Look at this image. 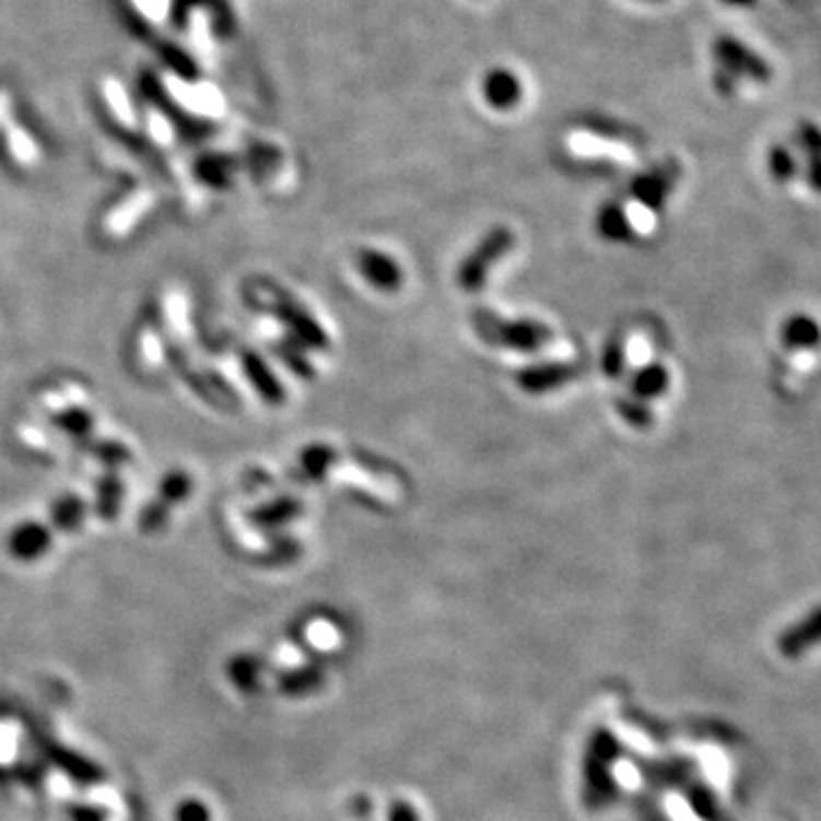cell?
Returning <instances> with one entry per match:
<instances>
[{"mask_svg":"<svg viewBox=\"0 0 821 821\" xmlns=\"http://www.w3.org/2000/svg\"><path fill=\"white\" fill-rule=\"evenodd\" d=\"M579 375L577 363H539L518 373V386L525 392L543 395L571 384Z\"/></svg>","mask_w":821,"mask_h":821,"instance_id":"52a82bcc","label":"cell"},{"mask_svg":"<svg viewBox=\"0 0 821 821\" xmlns=\"http://www.w3.org/2000/svg\"><path fill=\"white\" fill-rule=\"evenodd\" d=\"M794 146L799 149L806 161H817L821 157V126L814 121H801L794 130Z\"/></svg>","mask_w":821,"mask_h":821,"instance_id":"d6986e66","label":"cell"},{"mask_svg":"<svg viewBox=\"0 0 821 821\" xmlns=\"http://www.w3.org/2000/svg\"><path fill=\"white\" fill-rule=\"evenodd\" d=\"M243 370L245 375L249 379V384L254 386V390L262 397L268 404H283L285 400V390L281 386V382L277 379V375L270 370V365L265 363L262 356H258L256 352H243Z\"/></svg>","mask_w":821,"mask_h":821,"instance_id":"30bf717a","label":"cell"},{"mask_svg":"<svg viewBox=\"0 0 821 821\" xmlns=\"http://www.w3.org/2000/svg\"><path fill=\"white\" fill-rule=\"evenodd\" d=\"M819 637H821V609H814V612L806 621H801L797 628H791L785 634V648L787 650L806 648V646L819 642Z\"/></svg>","mask_w":821,"mask_h":821,"instance_id":"e0dca14e","label":"cell"},{"mask_svg":"<svg viewBox=\"0 0 821 821\" xmlns=\"http://www.w3.org/2000/svg\"><path fill=\"white\" fill-rule=\"evenodd\" d=\"M712 58L717 62V69L730 73L735 81H751L764 85L772 81L774 69L766 62L758 50L747 46L741 39L732 35H722L712 44Z\"/></svg>","mask_w":821,"mask_h":821,"instance_id":"3957f363","label":"cell"},{"mask_svg":"<svg viewBox=\"0 0 821 821\" xmlns=\"http://www.w3.org/2000/svg\"><path fill=\"white\" fill-rule=\"evenodd\" d=\"M482 96L493 110L507 113L514 110L523 101V83L520 78L505 67L489 69L482 81Z\"/></svg>","mask_w":821,"mask_h":821,"instance_id":"9c48e42d","label":"cell"},{"mask_svg":"<svg viewBox=\"0 0 821 821\" xmlns=\"http://www.w3.org/2000/svg\"><path fill=\"white\" fill-rule=\"evenodd\" d=\"M712 85H714V90H717L722 96H735L739 81H735V78L730 73L717 69V71H714V75H712Z\"/></svg>","mask_w":821,"mask_h":821,"instance_id":"484cf974","label":"cell"},{"mask_svg":"<svg viewBox=\"0 0 821 821\" xmlns=\"http://www.w3.org/2000/svg\"><path fill=\"white\" fill-rule=\"evenodd\" d=\"M52 532L37 520H25L16 525L8 537V550L19 562H35L50 550Z\"/></svg>","mask_w":821,"mask_h":821,"instance_id":"ba28073f","label":"cell"},{"mask_svg":"<svg viewBox=\"0 0 821 821\" xmlns=\"http://www.w3.org/2000/svg\"><path fill=\"white\" fill-rule=\"evenodd\" d=\"M121 491H124V489H121L119 480H117V477H113V474H108V477H105V480L101 482V486H98V514H101L103 518H115V516H117L119 502H121V497H124Z\"/></svg>","mask_w":821,"mask_h":821,"instance_id":"7402d4cb","label":"cell"},{"mask_svg":"<svg viewBox=\"0 0 821 821\" xmlns=\"http://www.w3.org/2000/svg\"><path fill=\"white\" fill-rule=\"evenodd\" d=\"M617 409H619V413L623 415V420L628 422V425H632V427L646 430V427L653 425L650 409L646 407V402L637 400V397H634V400H619Z\"/></svg>","mask_w":821,"mask_h":821,"instance_id":"603a6c76","label":"cell"},{"mask_svg":"<svg viewBox=\"0 0 821 821\" xmlns=\"http://www.w3.org/2000/svg\"><path fill=\"white\" fill-rule=\"evenodd\" d=\"M514 245H516V235L509 228H505V226L491 228L482 237V243L477 245L468 254V258L459 265L457 281L466 290V293H474V290H480L486 283L489 272L514 249Z\"/></svg>","mask_w":821,"mask_h":821,"instance_id":"7a4b0ae2","label":"cell"},{"mask_svg":"<svg viewBox=\"0 0 821 821\" xmlns=\"http://www.w3.org/2000/svg\"><path fill=\"white\" fill-rule=\"evenodd\" d=\"M52 425H58L71 436H87L94 430V418L85 409L73 407L52 418Z\"/></svg>","mask_w":821,"mask_h":821,"instance_id":"ffe728a7","label":"cell"},{"mask_svg":"<svg viewBox=\"0 0 821 821\" xmlns=\"http://www.w3.org/2000/svg\"><path fill=\"white\" fill-rule=\"evenodd\" d=\"M596 228L598 233L605 237V241H628L630 233H632V226H630V220H628V213L619 206V203H605L600 210H598V220H596Z\"/></svg>","mask_w":821,"mask_h":821,"instance_id":"4fadbf2b","label":"cell"},{"mask_svg":"<svg viewBox=\"0 0 821 821\" xmlns=\"http://www.w3.org/2000/svg\"><path fill=\"white\" fill-rule=\"evenodd\" d=\"M157 493H161V502L165 507L180 505V502L188 500L190 493H192L190 474L183 472V470H174V472L165 474L161 486H157Z\"/></svg>","mask_w":821,"mask_h":821,"instance_id":"2e32d148","label":"cell"},{"mask_svg":"<svg viewBox=\"0 0 821 821\" xmlns=\"http://www.w3.org/2000/svg\"><path fill=\"white\" fill-rule=\"evenodd\" d=\"M167 514H169V507H165L163 502H157V505H153L149 512H144L142 527L144 529H157L167 520Z\"/></svg>","mask_w":821,"mask_h":821,"instance_id":"4316f807","label":"cell"},{"mask_svg":"<svg viewBox=\"0 0 821 821\" xmlns=\"http://www.w3.org/2000/svg\"><path fill=\"white\" fill-rule=\"evenodd\" d=\"M669 384H671L669 370L661 363H650L637 370V375L632 377V392L637 400L646 402V400H655V397L659 395H665L669 390Z\"/></svg>","mask_w":821,"mask_h":821,"instance_id":"8fae6325","label":"cell"},{"mask_svg":"<svg viewBox=\"0 0 821 821\" xmlns=\"http://www.w3.org/2000/svg\"><path fill=\"white\" fill-rule=\"evenodd\" d=\"M85 514H87L85 502L71 493V495H62L56 505H52L50 518H52V525L62 529V532H73V529L83 523Z\"/></svg>","mask_w":821,"mask_h":821,"instance_id":"5bb4252c","label":"cell"},{"mask_svg":"<svg viewBox=\"0 0 821 821\" xmlns=\"http://www.w3.org/2000/svg\"><path fill=\"white\" fill-rule=\"evenodd\" d=\"M356 265L361 277L373 288L384 290V293H395V290L404 283L402 268L397 265L395 258H390L384 251L361 249L356 256Z\"/></svg>","mask_w":821,"mask_h":821,"instance_id":"8992f818","label":"cell"},{"mask_svg":"<svg viewBox=\"0 0 821 821\" xmlns=\"http://www.w3.org/2000/svg\"><path fill=\"white\" fill-rule=\"evenodd\" d=\"M272 313L279 317V322L285 325L290 331L302 340L304 345H310L313 350H325L329 345V338L320 322L295 300L285 295H277V302H272Z\"/></svg>","mask_w":821,"mask_h":821,"instance_id":"277c9868","label":"cell"},{"mask_svg":"<svg viewBox=\"0 0 821 821\" xmlns=\"http://www.w3.org/2000/svg\"><path fill=\"white\" fill-rule=\"evenodd\" d=\"M302 505L297 500L293 497H281V500H274L270 502V505L260 507L256 514H254V520L260 523V525H281L290 518H295L300 514Z\"/></svg>","mask_w":821,"mask_h":821,"instance_id":"ac0fdd59","label":"cell"},{"mask_svg":"<svg viewBox=\"0 0 821 821\" xmlns=\"http://www.w3.org/2000/svg\"><path fill=\"white\" fill-rule=\"evenodd\" d=\"M766 165H770V174L778 183H789L791 178H797L799 172H801L797 155H794V151L787 149L785 144H774L770 149V155H766Z\"/></svg>","mask_w":821,"mask_h":821,"instance_id":"9a60e30c","label":"cell"},{"mask_svg":"<svg viewBox=\"0 0 821 821\" xmlns=\"http://www.w3.org/2000/svg\"><path fill=\"white\" fill-rule=\"evenodd\" d=\"M678 174H680L678 163L657 165L655 169L634 178L632 185H630V192H632L634 201L642 203L644 208L659 210L669 199V195L673 192Z\"/></svg>","mask_w":821,"mask_h":821,"instance_id":"5b68a950","label":"cell"},{"mask_svg":"<svg viewBox=\"0 0 821 821\" xmlns=\"http://www.w3.org/2000/svg\"><path fill=\"white\" fill-rule=\"evenodd\" d=\"M279 354H281V359L288 363V367H295V373H300V375H304V377L313 375V367L308 365L306 356L302 354V348H295V350H293V345H281V348H279Z\"/></svg>","mask_w":821,"mask_h":821,"instance_id":"d4e9b609","label":"cell"},{"mask_svg":"<svg viewBox=\"0 0 821 821\" xmlns=\"http://www.w3.org/2000/svg\"><path fill=\"white\" fill-rule=\"evenodd\" d=\"M333 449L327 445H310L302 453V466L308 477H322L333 464Z\"/></svg>","mask_w":821,"mask_h":821,"instance_id":"44dd1931","label":"cell"},{"mask_svg":"<svg viewBox=\"0 0 821 821\" xmlns=\"http://www.w3.org/2000/svg\"><path fill=\"white\" fill-rule=\"evenodd\" d=\"M474 331L489 345L514 352H539L552 340V331L535 320H505L486 308L472 315Z\"/></svg>","mask_w":821,"mask_h":821,"instance_id":"6da1fadb","label":"cell"},{"mask_svg":"<svg viewBox=\"0 0 821 821\" xmlns=\"http://www.w3.org/2000/svg\"><path fill=\"white\" fill-rule=\"evenodd\" d=\"M781 336L791 350H812L821 342V327L808 315H794L783 325Z\"/></svg>","mask_w":821,"mask_h":821,"instance_id":"7c38bea8","label":"cell"},{"mask_svg":"<svg viewBox=\"0 0 821 821\" xmlns=\"http://www.w3.org/2000/svg\"><path fill=\"white\" fill-rule=\"evenodd\" d=\"M625 367V348L619 340L609 342L602 352V370L607 377H619Z\"/></svg>","mask_w":821,"mask_h":821,"instance_id":"cb8c5ba5","label":"cell"},{"mask_svg":"<svg viewBox=\"0 0 821 821\" xmlns=\"http://www.w3.org/2000/svg\"><path fill=\"white\" fill-rule=\"evenodd\" d=\"M644 3H661V0H644Z\"/></svg>","mask_w":821,"mask_h":821,"instance_id":"f546056e","label":"cell"},{"mask_svg":"<svg viewBox=\"0 0 821 821\" xmlns=\"http://www.w3.org/2000/svg\"><path fill=\"white\" fill-rule=\"evenodd\" d=\"M724 5L728 8H737V10H747V8H753L758 0H722Z\"/></svg>","mask_w":821,"mask_h":821,"instance_id":"f1b7e54d","label":"cell"},{"mask_svg":"<svg viewBox=\"0 0 821 821\" xmlns=\"http://www.w3.org/2000/svg\"><path fill=\"white\" fill-rule=\"evenodd\" d=\"M806 180L814 192L821 195V157H817V161H806Z\"/></svg>","mask_w":821,"mask_h":821,"instance_id":"83f0119b","label":"cell"}]
</instances>
